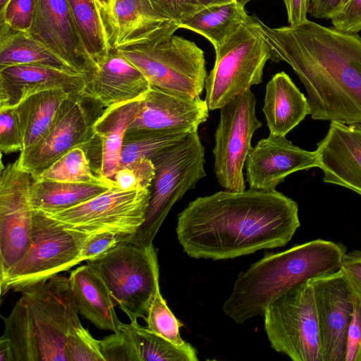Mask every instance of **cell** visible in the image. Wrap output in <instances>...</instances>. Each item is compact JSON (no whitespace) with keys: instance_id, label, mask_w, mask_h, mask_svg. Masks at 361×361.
I'll return each mask as SVG.
<instances>
[{"instance_id":"6da1fadb","label":"cell","mask_w":361,"mask_h":361,"mask_svg":"<svg viewBox=\"0 0 361 361\" xmlns=\"http://www.w3.org/2000/svg\"><path fill=\"white\" fill-rule=\"evenodd\" d=\"M300 222L296 202L277 191L221 190L191 201L176 232L195 259H233L285 246Z\"/></svg>"},{"instance_id":"7a4b0ae2","label":"cell","mask_w":361,"mask_h":361,"mask_svg":"<svg viewBox=\"0 0 361 361\" xmlns=\"http://www.w3.org/2000/svg\"><path fill=\"white\" fill-rule=\"evenodd\" d=\"M248 22L271 50V60L287 63L304 85L313 119L361 125V37L309 20L270 27Z\"/></svg>"},{"instance_id":"3957f363","label":"cell","mask_w":361,"mask_h":361,"mask_svg":"<svg viewBox=\"0 0 361 361\" xmlns=\"http://www.w3.org/2000/svg\"><path fill=\"white\" fill-rule=\"evenodd\" d=\"M345 253L342 243L322 239L266 253L238 274L223 304V312L237 324L263 314L288 290L312 278L338 271Z\"/></svg>"},{"instance_id":"277c9868","label":"cell","mask_w":361,"mask_h":361,"mask_svg":"<svg viewBox=\"0 0 361 361\" xmlns=\"http://www.w3.org/2000/svg\"><path fill=\"white\" fill-rule=\"evenodd\" d=\"M69 278L56 274L21 292L4 320L15 361H68L69 333L82 325Z\"/></svg>"},{"instance_id":"5b68a950","label":"cell","mask_w":361,"mask_h":361,"mask_svg":"<svg viewBox=\"0 0 361 361\" xmlns=\"http://www.w3.org/2000/svg\"><path fill=\"white\" fill-rule=\"evenodd\" d=\"M205 149L197 130L151 159L155 177L143 224L125 240L150 247L173 204L206 176Z\"/></svg>"},{"instance_id":"8992f818","label":"cell","mask_w":361,"mask_h":361,"mask_svg":"<svg viewBox=\"0 0 361 361\" xmlns=\"http://www.w3.org/2000/svg\"><path fill=\"white\" fill-rule=\"evenodd\" d=\"M90 234L64 226L33 210L31 245L21 259L0 278L1 295L22 292L82 262V245Z\"/></svg>"},{"instance_id":"52a82bcc","label":"cell","mask_w":361,"mask_h":361,"mask_svg":"<svg viewBox=\"0 0 361 361\" xmlns=\"http://www.w3.org/2000/svg\"><path fill=\"white\" fill-rule=\"evenodd\" d=\"M107 286L115 305L130 322L144 320L159 288L157 250L123 240L103 255L87 262Z\"/></svg>"},{"instance_id":"ba28073f","label":"cell","mask_w":361,"mask_h":361,"mask_svg":"<svg viewBox=\"0 0 361 361\" xmlns=\"http://www.w3.org/2000/svg\"><path fill=\"white\" fill-rule=\"evenodd\" d=\"M214 49V66L204 86V99L211 111L219 110L261 83L264 66L271 56L270 49L248 20Z\"/></svg>"},{"instance_id":"9c48e42d","label":"cell","mask_w":361,"mask_h":361,"mask_svg":"<svg viewBox=\"0 0 361 361\" xmlns=\"http://www.w3.org/2000/svg\"><path fill=\"white\" fill-rule=\"evenodd\" d=\"M117 50V49H116ZM145 77L151 87L199 97L207 76L203 51L172 35L162 41L117 50Z\"/></svg>"},{"instance_id":"30bf717a","label":"cell","mask_w":361,"mask_h":361,"mask_svg":"<svg viewBox=\"0 0 361 361\" xmlns=\"http://www.w3.org/2000/svg\"><path fill=\"white\" fill-rule=\"evenodd\" d=\"M263 315L274 350L293 361H322L314 298L308 281L277 298Z\"/></svg>"},{"instance_id":"8fae6325","label":"cell","mask_w":361,"mask_h":361,"mask_svg":"<svg viewBox=\"0 0 361 361\" xmlns=\"http://www.w3.org/2000/svg\"><path fill=\"white\" fill-rule=\"evenodd\" d=\"M251 89L222 106L214 135V173L225 190H245L243 169L255 132L262 127Z\"/></svg>"},{"instance_id":"7c38bea8","label":"cell","mask_w":361,"mask_h":361,"mask_svg":"<svg viewBox=\"0 0 361 361\" xmlns=\"http://www.w3.org/2000/svg\"><path fill=\"white\" fill-rule=\"evenodd\" d=\"M97 101L83 94H71L48 133L35 145L20 152L19 166L32 178L71 149L89 148L97 138L93 125L103 112Z\"/></svg>"},{"instance_id":"4fadbf2b","label":"cell","mask_w":361,"mask_h":361,"mask_svg":"<svg viewBox=\"0 0 361 361\" xmlns=\"http://www.w3.org/2000/svg\"><path fill=\"white\" fill-rule=\"evenodd\" d=\"M150 197L149 188L124 190L114 187L69 209L44 214L85 233L111 231L128 236L143 224Z\"/></svg>"},{"instance_id":"5bb4252c","label":"cell","mask_w":361,"mask_h":361,"mask_svg":"<svg viewBox=\"0 0 361 361\" xmlns=\"http://www.w3.org/2000/svg\"><path fill=\"white\" fill-rule=\"evenodd\" d=\"M32 176L18 160L1 166L0 175V278L17 264L31 245L33 210L29 191Z\"/></svg>"},{"instance_id":"9a60e30c","label":"cell","mask_w":361,"mask_h":361,"mask_svg":"<svg viewBox=\"0 0 361 361\" xmlns=\"http://www.w3.org/2000/svg\"><path fill=\"white\" fill-rule=\"evenodd\" d=\"M308 281L313 290L322 361H345L354 288L340 269Z\"/></svg>"},{"instance_id":"2e32d148","label":"cell","mask_w":361,"mask_h":361,"mask_svg":"<svg viewBox=\"0 0 361 361\" xmlns=\"http://www.w3.org/2000/svg\"><path fill=\"white\" fill-rule=\"evenodd\" d=\"M30 35L77 73L91 79L97 65L88 54L68 0H35Z\"/></svg>"},{"instance_id":"e0dca14e","label":"cell","mask_w":361,"mask_h":361,"mask_svg":"<svg viewBox=\"0 0 361 361\" xmlns=\"http://www.w3.org/2000/svg\"><path fill=\"white\" fill-rule=\"evenodd\" d=\"M209 108L205 99L150 87L126 132L197 130L207 121Z\"/></svg>"},{"instance_id":"ac0fdd59","label":"cell","mask_w":361,"mask_h":361,"mask_svg":"<svg viewBox=\"0 0 361 361\" xmlns=\"http://www.w3.org/2000/svg\"><path fill=\"white\" fill-rule=\"evenodd\" d=\"M103 25L111 49L117 50L162 41L179 29L176 21L158 13L149 0H111Z\"/></svg>"},{"instance_id":"d6986e66","label":"cell","mask_w":361,"mask_h":361,"mask_svg":"<svg viewBox=\"0 0 361 361\" xmlns=\"http://www.w3.org/2000/svg\"><path fill=\"white\" fill-rule=\"evenodd\" d=\"M318 167L316 152L307 151L287 140L270 135L252 147L245 163L249 188L273 191L290 174Z\"/></svg>"},{"instance_id":"ffe728a7","label":"cell","mask_w":361,"mask_h":361,"mask_svg":"<svg viewBox=\"0 0 361 361\" xmlns=\"http://www.w3.org/2000/svg\"><path fill=\"white\" fill-rule=\"evenodd\" d=\"M315 152L324 182L361 195V125L331 121Z\"/></svg>"},{"instance_id":"44dd1931","label":"cell","mask_w":361,"mask_h":361,"mask_svg":"<svg viewBox=\"0 0 361 361\" xmlns=\"http://www.w3.org/2000/svg\"><path fill=\"white\" fill-rule=\"evenodd\" d=\"M85 75L50 67L16 65L0 68V109L16 107L37 92L61 90L71 94H84Z\"/></svg>"},{"instance_id":"7402d4cb","label":"cell","mask_w":361,"mask_h":361,"mask_svg":"<svg viewBox=\"0 0 361 361\" xmlns=\"http://www.w3.org/2000/svg\"><path fill=\"white\" fill-rule=\"evenodd\" d=\"M143 74L116 49L97 64V70L87 81L84 96L103 107L142 99L150 89Z\"/></svg>"},{"instance_id":"603a6c76","label":"cell","mask_w":361,"mask_h":361,"mask_svg":"<svg viewBox=\"0 0 361 361\" xmlns=\"http://www.w3.org/2000/svg\"><path fill=\"white\" fill-rule=\"evenodd\" d=\"M71 288L83 317L100 329L121 331L125 324L118 318L110 292L100 276L87 264L71 272Z\"/></svg>"},{"instance_id":"cb8c5ba5","label":"cell","mask_w":361,"mask_h":361,"mask_svg":"<svg viewBox=\"0 0 361 361\" xmlns=\"http://www.w3.org/2000/svg\"><path fill=\"white\" fill-rule=\"evenodd\" d=\"M262 111L269 134L277 136H286L310 114L307 97L285 72L267 84Z\"/></svg>"},{"instance_id":"d4e9b609","label":"cell","mask_w":361,"mask_h":361,"mask_svg":"<svg viewBox=\"0 0 361 361\" xmlns=\"http://www.w3.org/2000/svg\"><path fill=\"white\" fill-rule=\"evenodd\" d=\"M116 187L111 179L93 183H70L34 179L29 191L31 208L44 213L69 209Z\"/></svg>"},{"instance_id":"484cf974","label":"cell","mask_w":361,"mask_h":361,"mask_svg":"<svg viewBox=\"0 0 361 361\" xmlns=\"http://www.w3.org/2000/svg\"><path fill=\"white\" fill-rule=\"evenodd\" d=\"M141 99L107 107L94 121L93 128L101 147V176L111 179L118 168L128 127Z\"/></svg>"},{"instance_id":"4316f807","label":"cell","mask_w":361,"mask_h":361,"mask_svg":"<svg viewBox=\"0 0 361 361\" xmlns=\"http://www.w3.org/2000/svg\"><path fill=\"white\" fill-rule=\"evenodd\" d=\"M70 95L61 90L43 91L29 96L15 107L23 138L22 151L48 133Z\"/></svg>"},{"instance_id":"83f0119b","label":"cell","mask_w":361,"mask_h":361,"mask_svg":"<svg viewBox=\"0 0 361 361\" xmlns=\"http://www.w3.org/2000/svg\"><path fill=\"white\" fill-rule=\"evenodd\" d=\"M16 65L42 66L77 73L30 32L16 31L1 23L0 68Z\"/></svg>"},{"instance_id":"f1b7e54d","label":"cell","mask_w":361,"mask_h":361,"mask_svg":"<svg viewBox=\"0 0 361 361\" xmlns=\"http://www.w3.org/2000/svg\"><path fill=\"white\" fill-rule=\"evenodd\" d=\"M249 15L238 0L209 6L178 23L179 28L195 32L214 48L247 22Z\"/></svg>"},{"instance_id":"f546056e","label":"cell","mask_w":361,"mask_h":361,"mask_svg":"<svg viewBox=\"0 0 361 361\" xmlns=\"http://www.w3.org/2000/svg\"><path fill=\"white\" fill-rule=\"evenodd\" d=\"M85 47L97 65L111 49L94 0H68Z\"/></svg>"},{"instance_id":"4dcf8cb0","label":"cell","mask_w":361,"mask_h":361,"mask_svg":"<svg viewBox=\"0 0 361 361\" xmlns=\"http://www.w3.org/2000/svg\"><path fill=\"white\" fill-rule=\"evenodd\" d=\"M189 134L188 132H126L118 167L140 159H152Z\"/></svg>"},{"instance_id":"1f68e13d","label":"cell","mask_w":361,"mask_h":361,"mask_svg":"<svg viewBox=\"0 0 361 361\" xmlns=\"http://www.w3.org/2000/svg\"><path fill=\"white\" fill-rule=\"evenodd\" d=\"M34 179L70 183H93L105 178L92 166L86 148L75 147L51 164Z\"/></svg>"},{"instance_id":"d6a6232c","label":"cell","mask_w":361,"mask_h":361,"mask_svg":"<svg viewBox=\"0 0 361 361\" xmlns=\"http://www.w3.org/2000/svg\"><path fill=\"white\" fill-rule=\"evenodd\" d=\"M133 324L137 336L141 361H197L196 350L190 344L178 346L173 344L147 327Z\"/></svg>"},{"instance_id":"836d02e7","label":"cell","mask_w":361,"mask_h":361,"mask_svg":"<svg viewBox=\"0 0 361 361\" xmlns=\"http://www.w3.org/2000/svg\"><path fill=\"white\" fill-rule=\"evenodd\" d=\"M145 321L149 329L173 344L178 346L190 345L181 338L180 328L182 324L168 307L161 294L160 288L156 292Z\"/></svg>"},{"instance_id":"e575fe53","label":"cell","mask_w":361,"mask_h":361,"mask_svg":"<svg viewBox=\"0 0 361 361\" xmlns=\"http://www.w3.org/2000/svg\"><path fill=\"white\" fill-rule=\"evenodd\" d=\"M106 361H141L140 347L133 324H124L121 331L100 340Z\"/></svg>"},{"instance_id":"d590c367","label":"cell","mask_w":361,"mask_h":361,"mask_svg":"<svg viewBox=\"0 0 361 361\" xmlns=\"http://www.w3.org/2000/svg\"><path fill=\"white\" fill-rule=\"evenodd\" d=\"M155 177V167L149 159H140L120 166L111 178L116 186L130 190L149 188Z\"/></svg>"},{"instance_id":"8d00e7d4","label":"cell","mask_w":361,"mask_h":361,"mask_svg":"<svg viewBox=\"0 0 361 361\" xmlns=\"http://www.w3.org/2000/svg\"><path fill=\"white\" fill-rule=\"evenodd\" d=\"M66 350L68 361H106L100 340L94 338L82 325L69 333Z\"/></svg>"},{"instance_id":"74e56055","label":"cell","mask_w":361,"mask_h":361,"mask_svg":"<svg viewBox=\"0 0 361 361\" xmlns=\"http://www.w3.org/2000/svg\"><path fill=\"white\" fill-rule=\"evenodd\" d=\"M154 9L177 23L211 6L235 0H149Z\"/></svg>"},{"instance_id":"f35d334b","label":"cell","mask_w":361,"mask_h":361,"mask_svg":"<svg viewBox=\"0 0 361 361\" xmlns=\"http://www.w3.org/2000/svg\"><path fill=\"white\" fill-rule=\"evenodd\" d=\"M35 11V0H9L0 9V23L16 31L30 32Z\"/></svg>"},{"instance_id":"ab89813d","label":"cell","mask_w":361,"mask_h":361,"mask_svg":"<svg viewBox=\"0 0 361 361\" xmlns=\"http://www.w3.org/2000/svg\"><path fill=\"white\" fill-rule=\"evenodd\" d=\"M23 138L15 107L0 109V149L8 154L22 151Z\"/></svg>"},{"instance_id":"60d3db41","label":"cell","mask_w":361,"mask_h":361,"mask_svg":"<svg viewBox=\"0 0 361 361\" xmlns=\"http://www.w3.org/2000/svg\"><path fill=\"white\" fill-rule=\"evenodd\" d=\"M126 237L111 231H100L90 234L85 240L81 249L82 260L87 262L103 255L124 240Z\"/></svg>"},{"instance_id":"b9f144b4","label":"cell","mask_w":361,"mask_h":361,"mask_svg":"<svg viewBox=\"0 0 361 361\" xmlns=\"http://www.w3.org/2000/svg\"><path fill=\"white\" fill-rule=\"evenodd\" d=\"M345 361H361V294L355 289L352 318L348 329Z\"/></svg>"},{"instance_id":"7bdbcfd3","label":"cell","mask_w":361,"mask_h":361,"mask_svg":"<svg viewBox=\"0 0 361 361\" xmlns=\"http://www.w3.org/2000/svg\"><path fill=\"white\" fill-rule=\"evenodd\" d=\"M331 20L339 31L350 34L361 31V0H349Z\"/></svg>"},{"instance_id":"ee69618b","label":"cell","mask_w":361,"mask_h":361,"mask_svg":"<svg viewBox=\"0 0 361 361\" xmlns=\"http://www.w3.org/2000/svg\"><path fill=\"white\" fill-rule=\"evenodd\" d=\"M340 270L354 289L361 294V250L346 252Z\"/></svg>"},{"instance_id":"f6af8a7d","label":"cell","mask_w":361,"mask_h":361,"mask_svg":"<svg viewBox=\"0 0 361 361\" xmlns=\"http://www.w3.org/2000/svg\"><path fill=\"white\" fill-rule=\"evenodd\" d=\"M349 0H310L309 13L315 18L331 19Z\"/></svg>"},{"instance_id":"bcb514c9","label":"cell","mask_w":361,"mask_h":361,"mask_svg":"<svg viewBox=\"0 0 361 361\" xmlns=\"http://www.w3.org/2000/svg\"><path fill=\"white\" fill-rule=\"evenodd\" d=\"M290 25H296L307 20L310 0H283Z\"/></svg>"},{"instance_id":"7dc6e473","label":"cell","mask_w":361,"mask_h":361,"mask_svg":"<svg viewBox=\"0 0 361 361\" xmlns=\"http://www.w3.org/2000/svg\"><path fill=\"white\" fill-rule=\"evenodd\" d=\"M0 361H15L10 341L3 336L0 338Z\"/></svg>"},{"instance_id":"c3c4849f","label":"cell","mask_w":361,"mask_h":361,"mask_svg":"<svg viewBox=\"0 0 361 361\" xmlns=\"http://www.w3.org/2000/svg\"><path fill=\"white\" fill-rule=\"evenodd\" d=\"M94 1L103 23L109 12L111 0H94Z\"/></svg>"},{"instance_id":"681fc988","label":"cell","mask_w":361,"mask_h":361,"mask_svg":"<svg viewBox=\"0 0 361 361\" xmlns=\"http://www.w3.org/2000/svg\"><path fill=\"white\" fill-rule=\"evenodd\" d=\"M9 0H0V9L4 8Z\"/></svg>"},{"instance_id":"f907efd6","label":"cell","mask_w":361,"mask_h":361,"mask_svg":"<svg viewBox=\"0 0 361 361\" xmlns=\"http://www.w3.org/2000/svg\"><path fill=\"white\" fill-rule=\"evenodd\" d=\"M240 4H241L243 6H245L246 4H247L249 1H252V0H238Z\"/></svg>"}]
</instances>
